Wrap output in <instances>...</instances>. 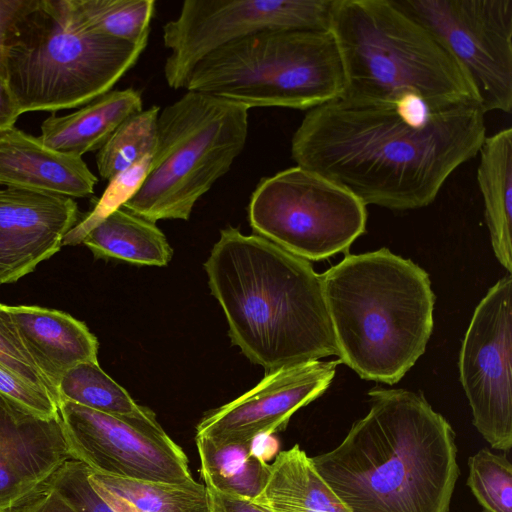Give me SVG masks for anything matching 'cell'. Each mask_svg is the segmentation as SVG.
Instances as JSON below:
<instances>
[{"label": "cell", "mask_w": 512, "mask_h": 512, "mask_svg": "<svg viewBox=\"0 0 512 512\" xmlns=\"http://www.w3.org/2000/svg\"><path fill=\"white\" fill-rule=\"evenodd\" d=\"M142 103L134 88L110 90L75 112L52 113L42 122L38 138L53 150L82 157L98 151L125 119L142 110Z\"/></svg>", "instance_id": "cell-19"}, {"label": "cell", "mask_w": 512, "mask_h": 512, "mask_svg": "<svg viewBox=\"0 0 512 512\" xmlns=\"http://www.w3.org/2000/svg\"><path fill=\"white\" fill-rule=\"evenodd\" d=\"M485 114L478 103L438 108L415 97L342 94L306 112L293 134L291 156L366 206L418 209L479 154Z\"/></svg>", "instance_id": "cell-1"}, {"label": "cell", "mask_w": 512, "mask_h": 512, "mask_svg": "<svg viewBox=\"0 0 512 512\" xmlns=\"http://www.w3.org/2000/svg\"><path fill=\"white\" fill-rule=\"evenodd\" d=\"M152 154L143 157L127 170L114 176L108 182L94 208L78 222L64 237L63 245H76L98 223L122 208L141 187L149 171Z\"/></svg>", "instance_id": "cell-29"}, {"label": "cell", "mask_w": 512, "mask_h": 512, "mask_svg": "<svg viewBox=\"0 0 512 512\" xmlns=\"http://www.w3.org/2000/svg\"><path fill=\"white\" fill-rule=\"evenodd\" d=\"M204 268L232 343L266 373L339 356L321 277L308 260L228 226Z\"/></svg>", "instance_id": "cell-3"}, {"label": "cell", "mask_w": 512, "mask_h": 512, "mask_svg": "<svg viewBox=\"0 0 512 512\" xmlns=\"http://www.w3.org/2000/svg\"><path fill=\"white\" fill-rule=\"evenodd\" d=\"M95 258L165 266L172 249L154 222L120 208L93 227L82 239Z\"/></svg>", "instance_id": "cell-23"}, {"label": "cell", "mask_w": 512, "mask_h": 512, "mask_svg": "<svg viewBox=\"0 0 512 512\" xmlns=\"http://www.w3.org/2000/svg\"><path fill=\"white\" fill-rule=\"evenodd\" d=\"M248 219L256 235L308 261L346 252L366 230V205L331 180L293 166L262 178Z\"/></svg>", "instance_id": "cell-9"}, {"label": "cell", "mask_w": 512, "mask_h": 512, "mask_svg": "<svg viewBox=\"0 0 512 512\" xmlns=\"http://www.w3.org/2000/svg\"><path fill=\"white\" fill-rule=\"evenodd\" d=\"M340 363L315 360L266 373L252 389L207 413L195 437L218 444L251 443L283 430L298 409L327 390Z\"/></svg>", "instance_id": "cell-14"}, {"label": "cell", "mask_w": 512, "mask_h": 512, "mask_svg": "<svg viewBox=\"0 0 512 512\" xmlns=\"http://www.w3.org/2000/svg\"><path fill=\"white\" fill-rule=\"evenodd\" d=\"M88 470L85 464L71 459L56 473L48 488L58 493L76 512H114L92 488Z\"/></svg>", "instance_id": "cell-31"}, {"label": "cell", "mask_w": 512, "mask_h": 512, "mask_svg": "<svg viewBox=\"0 0 512 512\" xmlns=\"http://www.w3.org/2000/svg\"><path fill=\"white\" fill-rule=\"evenodd\" d=\"M8 310L27 351L56 390L67 370L79 363L98 362L97 338L84 322L35 305H8Z\"/></svg>", "instance_id": "cell-18"}, {"label": "cell", "mask_w": 512, "mask_h": 512, "mask_svg": "<svg viewBox=\"0 0 512 512\" xmlns=\"http://www.w3.org/2000/svg\"><path fill=\"white\" fill-rule=\"evenodd\" d=\"M453 57L485 113L512 109V0H395Z\"/></svg>", "instance_id": "cell-12"}, {"label": "cell", "mask_w": 512, "mask_h": 512, "mask_svg": "<svg viewBox=\"0 0 512 512\" xmlns=\"http://www.w3.org/2000/svg\"><path fill=\"white\" fill-rule=\"evenodd\" d=\"M57 390L59 403L69 401L102 413L124 415L143 408L101 369L98 362L79 363L67 370Z\"/></svg>", "instance_id": "cell-26"}, {"label": "cell", "mask_w": 512, "mask_h": 512, "mask_svg": "<svg viewBox=\"0 0 512 512\" xmlns=\"http://www.w3.org/2000/svg\"><path fill=\"white\" fill-rule=\"evenodd\" d=\"M467 486L481 512H512V465L506 455L482 448L468 459Z\"/></svg>", "instance_id": "cell-28"}, {"label": "cell", "mask_w": 512, "mask_h": 512, "mask_svg": "<svg viewBox=\"0 0 512 512\" xmlns=\"http://www.w3.org/2000/svg\"><path fill=\"white\" fill-rule=\"evenodd\" d=\"M335 0H185L163 26L170 51L164 64L169 87L185 88L197 63L212 51L269 31H329Z\"/></svg>", "instance_id": "cell-10"}, {"label": "cell", "mask_w": 512, "mask_h": 512, "mask_svg": "<svg viewBox=\"0 0 512 512\" xmlns=\"http://www.w3.org/2000/svg\"><path fill=\"white\" fill-rule=\"evenodd\" d=\"M512 278L497 281L477 305L459 354L460 381L473 425L494 449L512 447Z\"/></svg>", "instance_id": "cell-13"}, {"label": "cell", "mask_w": 512, "mask_h": 512, "mask_svg": "<svg viewBox=\"0 0 512 512\" xmlns=\"http://www.w3.org/2000/svg\"><path fill=\"white\" fill-rule=\"evenodd\" d=\"M278 446V442L272 437V434L258 436L251 442L252 452L266 462L277 453Z\"/></svg>", "instance_id": "cell-37"}, {"label": "cell", "mask_w": 512, "mask_h": 512, "mask_svg": "<svg viewBox=\"0 0 512 512\" xmlns=\"http://www.w3.org/2000/svg\"><path fill=\"white\" fill-rule=\"evenodd\" d=\"M58 409L71 459L91 470L150 482L194 480L186 454L149 408L114 415L60 401Z\"/></svg>", "instance_id": "cell-11"}, {"label": "cell", "mask_w": 512, "mask_h": 512, "mask_svg": "<svg viewBox=\"0 0 512 512\" xmlns=\"http://www.w3.org/2000/svg\"><path fill=\"white\" fill-rule=\"evenodd\" d=\"M19 512H76L58 493L47 489Z\"/></svg>", "instance_id": "cell-36"}, {"label": "cell", "mask_w": 512, "mask_h": 512, "mask_svg": "<svg viewBox=\"0 0 512 512\" xmlns=\"http://www.w3.org/2000/svg\"><path fill=\"white\" fill-rule=\"evenodd\" d=\"M201 476L207 488L254 500L264 488L269 466L251 450V443L218 444L195 437Z\"/></svg>", "instance_id": "cell-24"}, {"label": "cell", "mask_w": 512, "mask_h": 512, "mask_svg": "<svg viewBox=\"0 0 512 512\" xmlns=\"http://www.w3.org/2000/svg\"><path fill=\"white\" fill-rule=\"evenodd\" d=\"M0 394L44 418L59 416L56 401L45 391L0 365Z\"/></svg>", "instance_id": "cell-32"}, {"label": "cell", "mask_w": 512, "mask_h": 512, "mask_svg": "<svg viewBox=\"0 0 512 512\" xmlns=\"http://www.w3.org/2000/svg\"><path fill=\"white\" fill-rule=\"evenodd\" d=\"M147 44L88 28L70 0H27L6 38L5 79L21 114L82 107L112 90Z\"/></svg>", "instance_id": "cell-6"}, {"label": "cell", "mask_w": 512, "mask_h": 512, "mask_svg": "<svg viewBox=\"0 0 512 512\" xmlns=\"http://www.w3.org/2000/svg\"><path fill=\"white\" fill-rule=\"evenodd\" d=\"M160 108L151 106L125 119L96 154L102 179L109 181L143 157L153 154Z\"/></svg>", "instance_id": "cell-27"}, {"label": "cell", "mask_w": 512, "mask_h": 512, "mask_svg": "<svg viewBox=\"0 0 512 512\" xmlns=\"http://www.w3.org/2000/svg\"><path fill=\"white\" fill-rule=\"evenodd\" d=\"M97 177L81 156L53 150L18 128L0 132V186L83 198Z\"/></svg>", "instance_id": "cell-17"}, {"label": "cell", "mask_w": 512, "mask_h": 512, "mask_svg": "<svg viewBox=\"0 0 512 512\" xmlns=\"http://www.w3.org/2000/svg\"><path fill=\"white\" fill-rule=\"evenodd\" d=\"M71 460L60 415L38 416L0 394V512H19Z\"/></svg>", "instance_id": "cell-15"}, {"label": "cell", "mask_w": 512, "mask_h": 512, "mask_svg": "<svg viewBox=\"0 0 512 512\" xmlns=\"http://www.w3.org/2000/svg\"><path fill=\"white\" fill-rule=\"evenodd\" d=\"M210 512H268L252 500L231 496L207 488Z\"/></svg>", "instance_id": "cell-33"}, {"label": "cell", "mask_w": 512, "mask_h": 512, "mask_svg": "<svg viewBox=\"0 0 512 512\" xmlns=\"http://www.w3.org/2000/svg\"><path fill=\"white\" fill-rule=\"evenodd\" d=\"M346 79L329 31H269L212 51L192 70L185 89L248 109L310 110L341 96Z\"/></svg>", "instance_id": "cell-7"}, {"label": "cell", "mask_w": 512, "mask_h": 512, "mask_svg": "<svg viewBox=\"0 0 512 512\" xmlns=\"http://www.w3.org/2000/svg\"><path fill=\"white\" fill-rule=\"evenodd\" d=\"M252 501L268 512H351L298 444L276 455L264 488Z\"/></svg>", "instance_id": "cell-20"}, {"label": "cell", "mask_w": 512, "mask_h": 512, "mask_svg": "<svg viewBox=\"0 0 512 512\" xmlns=\"http://www.w3.org/2000/svg\"><path fill=\"white\" fill-rule=\"evenodd\" d=\"M477 168L485 220L494 254L512 272V128L486 136Z\"/></svg>", "instance_id": "cell-21"}, {"label": "cell", "mask_w": 512, "mask_h": 512, "mask_svg": "<svg viewBox=\"0 0 512 512\" xmlns=\"http://www.w3.org/2000/svg\"><path fill=\"white\" fill-rule=\"evenodd\" d=\"M27 0H0V74L5 77L4 54L8 32Z\"/></svg>", "instance_id": "cell-34"}, {"label": "cell", "mask_w": 512, "mask_h": 512, "mask_svg": "<svg viewBox=\"0 0 512 512\" xmlns=\"http://www.w3.org/2000/svg\"><path fill=\"white\" fill-rule=\"evenodd\" d=\"M78 219L73 198L0 188V285L18 281L59 252Z\"/></svg>", "instance_id": "cell-16"}, {"label": "cell", "mask_w": 512, "mask_h": 512, "mask_svg": "<svg viewBox=\"0 0 512 512\" xmlns=\"http://www.w3.org/2000/svg\"><path fill=\"white\" fill-rule=\"evenodd\" d=\"M88 480L114 512H210L207 487L195 480L179 484L140 481L90 468Z\"/></svg>", "instance_id": "cell-22"}, {"label": "cell", "mask_w": 512, "mask_h": 512, "mask_svg": "<svg viewBox=\"0 0 512 512\" xmlns=\"http://www.w3.org/2000/svg\"><path fill=\"white\" fill-rule=\"evenodd\" d=\"M0 365L47 392L59 404L57 390L44 377L27 351L11 318L8 305L0 303Z\"/></svg>", "instance_id": "cell-30"}, {"label": "cell", "mask_w": 512, "mask_h": 512, "mask_svg": "<svg viewBox=\"0 0 512 512\" xmlns=\"http://www.w3.org/2000/svg\"><path fill=\"white\" fill-rule=\"evenodd\" d=\"M20 115L6 79L0 74V132L14 127Z\"/></svg>", "instance_id": "cell-35"}, {"label": "cell", "mask_w": 512, "mask_h": 512, "mask_svg": "<svg viewBox=\"0 0 512 512\" xmlns=\"http://www.w3.org/2000/svg\"><path fill=\"white\" fill-rule=\"evenodd\" d=\"M248 110L193 91L167 105L158 115L146 178L122 208L154 223L188 220L196 202L243 151Z\"/></svg>", "instance_id": "cell-8"}, {"label": "cell", "mask_w": 512, "mask_h": 512, "mask_svg": "<svg viewBox=\"0 0 512 512\" xmlns=\"http://www.w3.org/2000/svg\"><path fill=\"white\" fill-rule=\"evenodd\" d=\"M341 363L365 380L395 384L425 352L435 295L427 272L387 248L320 274Z\"/></svg>", "instance_id": "cell-4"}, {"label": "cell", "mask_w": 512, "mask_h": 512, "mask_svg": "<svg viewBox=\"0 0 512 512\" xmlns=\"http://www.w3.org/2000/svg\"><path fill=\"white\" fill-rule=\"evenodd\" d=\"M330 32L344 68L345 95L415 97L438 108L480 104L453 57L395 0H335Z\"/></svg>", "instance_id": "cell-5"}, {"label": "cell", "mask_w": 512, "mask_h": 512, "mask_svg": "<svg viewBox=\"0 0 512 512\" xmlns=\"http://www.w3.org/2000/svg\"><path fill=\"white\" fill-rule=\"evenodd\" d=\"M342 442L311 457L351 512H449L460 469L455 432L420 394L374 388Z\"/></svg>", "instance_id": "cell-2"}, {"label": "cell", "mask_w": 512, "mask_h": 512, "mask_svg": "<svg viewBox=\"0 0 512 512\" xmlns=\"http://www.w3.org/2000/svg\"><path fill=\"white\" fill-rule=\"evenodd\" d=\"M88 28L132 44L148 43L154 0H70Z\"/></svg>", "instance_id": "cell-25"}]
</instances>
